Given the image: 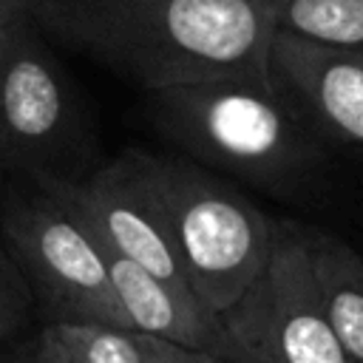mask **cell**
<instances>
[{
    "mask_svg": "<svg viewBox=\"0 0 363 363\" xmlns=\"http://www.w3.org/2000/svg\"><path fill=\"white\" fill-rule=\"evenodd\" d=\"M28 20L145 91L269 82L267 0H28Z\"/></svg>",
    "mask_w": 363,
    "mask_h": 363,
    "instance_id": "6da1fadb",
    "label": "cell"
},
{
    "mask_svg": "<svg viewBox=\"0 0 363 363\" xmlns=\"http://www.w3.org/2000/svg\"><path fill=\"white\" fill-rule=\"evenodd\" d=\"M153 122L204 164L264 187L301 184L320 162L315 130L258 79H207L150 91Z\"/></svg>",
    "mask_w": 363,
    "mask_h": 363,
    "instance_id": "7a4b0ae2",
    "label": "cell"
},
{
    "mask_svg": "<svg viewBox=\"0 0 363 363\" xmlns=\"http://www.w3.org/2000/svg\"><path fill=\"white\" fill-rule=\"evenodd\" d=\"M150 162L184 281L204 306L221 315L261 275L275 221L233 184L187 159L150 153Z\"/></svg>",
    "mask_w": 363,
    "mask_h": 363,
    "instance_id": "3957f363",
    "label": "cell"
},
{
    "mask_svg": "<svg viewBox=\"0 0 363 363\" xmlns=\"http://www.w3.org/2000/svg\"><path fill=\"white\" fill-rule=\"evenodd\" d=\"M3 235L31 295L48 309L51 323L130 329L96 244L51 196L9 201Z\"/></svg>",
    "mask_w": 363,
    "mask_h": 363,
    "instance_id": "277c9868",
    "label": "cell"
},
{
    "mask_svg": "<svg viewBox=\"0 0 363 363\" xmlns=\"http://www.w3.org/2000/svg\"><path fill=\"white\" fill-rule=\"evenodd\" d=\"M40 184L43 193L51 196L91 238L136 261L170 286L190 289L179 264L150 153L125 150L85 182L40 176Z\"/></svg>",
    "mask_w": 363,
    "mask_h": 363,
    "instance_id": "5b68a950",
    "label": "cell"
},
{
    "mask_svg": "<svg viewBox=\"0 0 363 363\" xmlns=\"http://www.w3.org/2000/svg\"><path fill=\"white\" fill-rule=\"evenodd\" d=\"M221 315L261 335L286 363H354L320 303L306 250V227L272 224V247L261 275Z\"/></svg>",
    "mask_w": 363,
    "mask_h": 363,
    "instance_id": "8992f818",
    "label": "cell"
},
{
    "mask_svg": "<svg viewBox=\"0 0 363 363\" xmlns=\"http://www.w3.org/2000/svg\"><path fill=\"white\" fill-rule=\"evenodd\" d=\"M267 74L269 85L315 133L363 147V54L272 28Z\"/></svg>",
    "mask_w": 363,
    "mask_h": 363,
    "instance_id": "52a82bcc",
    "label": "cell"
},
{
    "mask_svg": "<svg viewBox=\"0 0 363 363\" xmlns=\"http://www.w3.org/2000/svg\"><path fill=\"white\" fill-rule=\"evenodd\" d=\"M65 82L26 17L14 28L0 77V159L37 162L60 147L68 128Z\"/></svg>",
    "mask_w": 363,
    "mask_h": 363,
    "instance_id": "ba28073f",
    "label": "cell"
},
{
    "mask_svg": "<svg viewBox=\"0 0 363 363\" xmlns=\"http://www.w3.org/2000/svg\"><path fill=\"white\" fill-rule=\"evenodd\" d=\"M105 261L116 301L133 332L179 343L193 352L213 354L224 340V320L204 306L190 289L170 286L136 261L119 255L108 244L91 238Z\"/></svg>",
    "mask_w": 363,
    "mask_h": 363,
    "instance_id": "9c48e42d",
    "label": "cell"
},
{
    "mask_svg": "<svg viewBox=\"0 0 363 363\" xmlns=\"http://www.w3.org/2000/svg\"><path fill=\"white\" fill-rule=\"evenodd\" d=\"M306 250L326 318L346 354L363 363V255L315 230H306Z\"/></svg>",
    "mask_w": 363,
    "mask_h": 363,
    "instance_id": "30bf717a",
    "label": "cell"
},
{
    "mask_svg": "<svg viewBox=\"0 0 363 363\" xmlns=\"http://www.w3.org/2000/svg\"><path fill=\"white\" fill-rule=\"evenodd\" d=\"M272 28L363 54V0H267Z\"/></svg>",
    "mask_w": 363,
    "mask_h": 363,
    "instance_id": "8fae6325",
    "label": "cell"
},
{
    "mask_svg": "<svg viewBox=\"0 0 363 363\" xmlns=\"http://www.w3.org/2000/svg\"><path fill=\"white\" fill-rule=\"evenodd\" d=\"M77 363H145L139 335L105 323H48Z\"/></svg>",
    "mask_w": 363,
    "mask_h": 363,
    "instance_id": "7c38bea8",
    "label": "cell"
},
{
    "mask_svg": "<svg viewBox=\"0 0 363 363\" xmlns=\"http://www.w3.org/2000/svg\"><path fill=\"white\" fill-rule=\"evenodd\" d=\"M31 286L23 278L11 252L0 244V340L14 337L31 312Z\"/></svg>",
    "mask_w": 363,
    "mask_h": 363,
    "instance_id": "4fadbf2b",
    "label": "cell"
},
{
    "mask_svg": "<svg viewBox=\"0 0 363 363\" xmlns=\"http://www.w3.org/2000/svg\"><path fill=\"white\" fill-rule=\"evenodd\" d=\"M224 320V340L210 354L213 363H286L261 335L241 326L238 320L221 315Z\"/></svg>",
    "mask_w": 363,
    "mask_h": 363,
    "instance_id": "5bb4252c",
    "label": "cell"
},
{
    "mask_svg": "<svg viewBox=\"0 0 363 363\" xmlns=\"http://www.w3.org/2000/svg\"><path fill=\"white\" fill-rule=\"evenodd\" d=\"M139 346H142L145 363H213L210 354H204V352H193V349H184L179 343L150 337V335H139Z\"/></svg>",
    "mask_w": 363,
    "mask_h": 363,
    "instance_id": "9a60e30c",
    "label": "cell"
},
{
    "mask_svg": "<svg viewBox=\"0 0 363 363\" xmlns=\"http://www.w3.org/2000/svg\"><path fill=\"white\" fill-rule=\"evenodd\" d=\"M31 360L34 363H77L71 357V352L54 337V332L48 326L40 329V335H37V340L31 346Z\"/></svg>",
    "mask_w": 363,
    "mask_h": 363,
    "instance_id": "2e32d148",
    "label": "cell"
},
{
    "mask_svg": "<svg viewBox=\"0 0 363 363\" xmlns=\"http://www.w3.org/2000/svg\"><path fill=\"white\" fill-rule=\"evenodd\" d=\"M28 17V0H0V26Z\"/></svg>",
    "mask_w": 363,
    "mask_h": 363,
    "instance_id": "e0dca14e",
    "label": "cell"
},
{
    "mask_svg": "<svg viewBox=\"0 0 363 363\" xmlns=\"http://www.w3.org/2000/svg\"><path fill=\"white\" fill-rule=\"evenodd\" d=\"M20 23V20H17ZM17 23H9V26H0V77H3V62H6V54H9V45L14 40V28Z\"/></svg>",
    "mask_w": 363,
    "mask_h": 363,
    "instance_id": "ac0fdd59",
    "label": "cell"
},
{
    "mask_svg": "<svg viewBox=\"0 0 363 363\" xmlns=\"http://www.w3.org/2000/svg\"><path fill=\"white\" fill-rule=\"evenodd\" d=\"M0 363H34L31 360V349L23 352V354H14V357H0Z\"/></svg>",
    "mask_w": 363,
    "mask_h": 363,
    "instance_id": "d6986e66",
    "label": "cell"
}]
</instances>
